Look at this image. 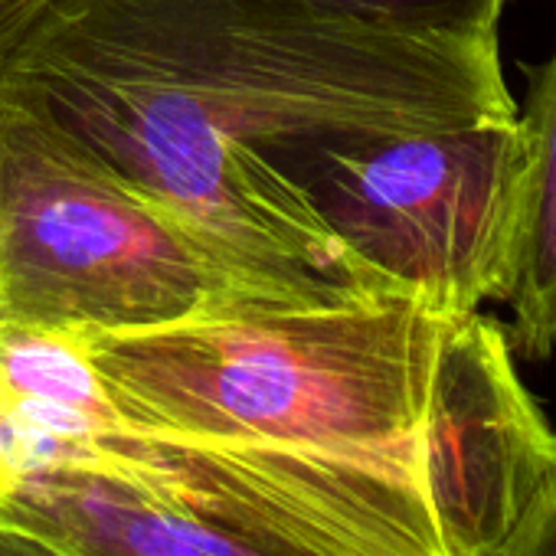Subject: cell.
<instances>
[{"mask_svg": "<svg viewBox=\"0 0 556 556\" xmlns=\"http://www.w3.org/2000/svg\"><path fill=\"white\" fill-rule=\"evenodd\" d=\"M0 89L295 305L367 299L282 164L377 131L517 118L497 40L413 37L308 0H50Z\"/></svg>", "mask_w": 556, "mask_h": 556, "instance_id": "cell-1", "label": "cell"}, {"mask_svg": "<svg viewBox=\"0 0 556 556\" xmlns=\"http://www.w3.org/2000/svg\"><path fill=\"white\" fill-rule=\"evenodd\" d=\"M448 318L367 295L76 338L128 429L338 462L426 494L422 426Z\"/></svg>", "mask_w": 556, "mask_h": 556, "instance_id": "cell-2", "label": "cell"}, {"mask_svg": "<svg viewBox=\"0 0 556 556\" xmlns=\"http://www.w3.org/2000/svg\"><path fill=\"white\" fill-rule=\"evenodd\" d=\"M0 517L76 556H445L419 488L122 422L21 452Z\"/></svg>", "mask_w": 556, "mask_h": 556, "instance_id": "cell-3", "label": "cell"}, {"mask_svg": "<svg viewBox=\"0 0 556 556\" xmlns=\"http://www.w3.org/2000/svg\"><path fill=\"white\" fill-rule=\"evenodd\" d=\"M255 302L286 299L0 89V325L115 334Z\"/></svg>", "mask_w": 556, "mask_h": 556, "instance_id": "cell-4", "label": "cell"}, {"mask_svg": "<svg viewBox=\"0 0 556 556\" xmlns=\"http://www.w3.org/2000/svg\"><path fill=\"white\" fill-rule=\"evenodd\" d=\"M354 282L442 315L501 302L520 180L517 118L377 131L282 164Z\"/></svg>", "mask_w": 556, "mask_h": 556, "instance_id": "cell-5", "label": "cell"}, {"mask_svg": "<svg viewBox=\"0 0 556 556\" xmlns=\"http://www.w3.org/2000/svg\"><path fill=\"white\" fill-rule=\"evenodd\" d=\"M556 468V432L527 393L507 328L448 318L435 357L422 484L445 556H488Z\"/></svg>", "mask_w": 556, "mask_h": 556, "instance_id": "cell-6", "label": "cell"}, {"mask_svg": "<svg viewBox=\"0 0 556 556\" xmlns=\"http://www.w3.org/2000/svg\"><path fill=\"white\" fill-rule=\"evenodd\" d=\"M527 102L517 112L520 180L504 305L514 312L510 351L523 361L556 354V50L527 70Z\"/></svg>", "mask_w": 556, "mask_h": 556, "instance_id": "cell-7", "label": "cell"}, {"mask_svg": "<svg viewBox=\"0 0 556 556\" xmlns=\"http://www.w3.org/2000/svg\"><path fill=\"white\" fill-rule=\"evenodd\" d=\"M325 11L413 37L497 40L510 0H308Z\"/></svg>", "mask_w": 556, "mask_h": 556, "instance_id": "cell-8", "label": "cell"}, {"mask_svg": "<svg viewBox=\"0 0 556 556\" xmlns=\"http://www.w3.org/2000/svg\"><path fill=\"white\" fill-rule=\"evenodd\" d=\"M488 556H556V468L517 527Z\"/></svg>", "mask_w": 556, "mask_h": 556, "instance_id": "cell-9", "label": "cell"}, {"mask_svg": "<svg viewBox=\"0 0 556 556\" xmlns=\"http://www.w3.org/2000/svg\"><path fill=\"white\" fill-rule=\"evenodd\" d=\"M0 556H76L66 546L47 540L43 533L0 517Z\"/></svg>", "mask_w": 556, "mask_h": 556, "instance_id": "cell-10", "label": "cell"}, {"mask_svg": "<svg viewBox=\"0 0 556 556\" xmlns=\"http://www.w3.org/2000/svg\"><path fill=\"white\" fill-rule=\"evenodd\" d=\"M50 4V0H0V63L8 60L27 24Z\"/></svg>", "mask_w": 556, "mask_h": 556, "instance_id": "cell-11", "label": "cell"}, {"mask_svg": "<svg viewBox=\"0 0 556 556\" xmlns=\"http://www.w3.org/2000/svg\"><path fill=\"white\" fill-rule=\"evenodd\" d=\"M17 481V465L11 455V435H8V387H4V367H0V497H4Z\"/></svg>", "mask_w": 556, "mask_h": 556, "instance_id": "cell-12", "label": "cell"}]
</instances>
